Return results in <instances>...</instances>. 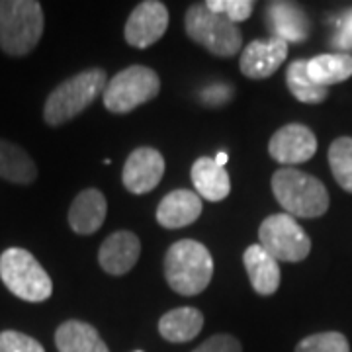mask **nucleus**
<instances>
[{
	"instance_id": "nucleus-9",
	"label": "nucleus",
	"mask_w": 352,
	"mask_h": 352,
	"mask_svg": "<svg viewBox=\"0 0 352 352\" xmlns=\"http://www.w3.org/2000/svg\"><path fill=\"white\" fill-rule=\"evenodd\" d=\"M166 28H168V8L159 0H145L129 14L124 36L131 47L147 50L163 38Z\"/></svg>"
},
{
	"instance_id": "nucleus-25",
	"label": "nucleus",
	"mask_w": 352,
	"mask_h": 352,
	"mask_svg": "<svg viewBox=\"0 0 352 352\" xmlns=\"http://www.w3.org/2000/svg\"><path fill=\"white\" fill-rule=\"evenodd\" d=\"M296 352H351V344L342 333H315L298 342Z\"/></svg>"
},
{
	"instance_id": "nucleus-12",
	"label": "nucleus",
	"mask_w": 352,
	"mask_h": 352,
	"mask_svg": "<svg viewBox=\"0 0 352 352\" xmlns=\"http://www.w3.org/2000/svg\"><path fill=\"white\" fill-rule=\"evenodd\" d=\"M288 57V43L282 39H254L241 53V73L252 78L263 80L276 73L280 65Z\"/></svg>"
},
{
	"instance_id": "nucleus-7",
	"label": "nucleus",
	"mask_w": 352,
	"mask_h": 352,
	"mask_svg": "<svg viewBox=\"0 0 352 352\" xmlns=\"http://www.w3.org/2000/svg\"><path fill=\"white\" fill-rule=\"evenodd\" d=\"M161 90L159 75L145 65H131L108 80L102 102L112 113H129L153 100Z\"/></svg>"
},
{
	"instance_id": "nucleus-2",
	"label": "nucleus",
	"mask_w": 352,
	"mask_h": 352,
	"mask_svg": "<svg viewBox=\"0 0 352 352\" xmlns=\"http://www.w3.org/2000/svg\"><path fill=\"white\" fill-rule=\"evenodd\" d=\"M272 194L286 214L302 219L321 217L331 204L325 184L294 166H282L272 175Z\"/></svg>"
},
{
	"instance_id": "nucleus-31",
	"label": "nucleus",
	"mask_w": 352,
	"mask_h": 352,
	"mask_svg": "<svg viewBox=\"0 0 352 352\" xmlns=\"http://www.w3.org/2000/svg\"><path fill=\"white\" fill-rule=\"evenodd\" d=\"M227 159H229V155H227V153L221 151V153H217V155H215L214 161H215V163H217V164H219V166H226V164H227Z\"/></svg>"
},
{
	"instance_id": "nucleus-20",
	"label": "nucleus",
	"mask_w": 352,
	"mask_h": 352,
	"mask_svg": "<svg viewBox=\"0 0 352 352\" xmlns=\"http://www.w3.org/2000/svg\"><path fill=\"white\" fill-rule=\"evenodd\" d=\"M204 329V315L196 307H176L159 319V333L168 342H190Z\"/></svg>"
},
{
	"instance_id": "nucleus-3",
	"label": "nucleus",
	"mask_w": 352,
	"mask_h": 352,
	"mask_svg": "<svg viewBox=\"0 0 352 352\" xmlns=\"http://www.w3.org/2000/svg\"><path fill=\"white\" fill-rule=\"evenodd\" d=\"M108 85L104 69H87L78 75L63 80L51 90L43 106V120L47 126H63L80 112H85Z\"/></svg>"
},
{
	"instance_id": "nucleus-30",
	"label": "nucleus",
	"mask_w": 352,
	"mask_h": 352,
	"mask_svg": "<svg viewBox=\"0 0 352 352\" xmlns=\"http://www.w3.org/2000/svg\"><path fill=\"white\" fill-rule=\"evenodd\" d=\"M233 96V90L229 85H212L210 88L201 90L200 98L204 100L206 106H219V104H226L231 100Z\"/></svg>"
},
{
	"instance_id": "nucleus-28",
	"label": "nucleus",
	"mask_w": 352,
	"mask_h": 352,
	"mask_svg": "<svg viewBox=\"0 0 352 352\" xmlns=\"http://www.w3.org/2000/svg\"><path fill=\"white\" fill-rule=\"evenodd\" d=\"M331 45L340 53L352 51V8L342 12L335 22V36L331 39Z\"/></svg>"
},
{
	"instance_id": "nucleus-21",
	"label": "nucleus",
	"mask_w": 352,
	"mask_h": 352,
	"mask_svg": "<svg viewBox=\"0 0 352 352\" xmlns=\"http://www.w3.org/2000/svg\"><path fill=\"white\" fill-rule=\"evenodd\" d=\"M0 178L24 186L38 178V166L34 159L20 145H14L6 139H0Z\"/></svg>"
},
{
	"instance_id": "nucleus-19",
	"label": "nucleus",
	"mask_w": 352,
	"mask_h": 352,
	"mask_svg": "<svg viewBox=\"0 0 352 352\" xmlns=\"http://www.w3.org/2000/svg\"><path fill=\"white\" fill-rule=\"evenodd\" d=\"M55 346L59 352H110L100 333L85 321H65L55 331Z\"/></svg>"
},
{
	"instance_id": "nucleus-4",
	"label": "nucleus",
	"mask_w": 352,
	"mask_h": 352,
	"mask_svg": "<svg viewBox=\"0 0 352 352\" xmlns=\"http://www.w3.org/2000/svg\"><path fill=\"white\" fill-rule=\"evenodd\" d=\"M45 18L36 0H0V50L10 57H24L36 50L43 36Z\"/></svg>"
},
{
	"instance_id": "nucleus-6",
	"label": "nucleus",
	"mask_w": 352,
	"mask_h": 352,
	"mask_svg": "<svg viewBox=\"0 0 352 352\" xmlns=\"http://www.w3.org/2000/svg\"><path fill=\"white\" fill-rule=\"evenodd\" d=\"M184 30L192 41H196L204 50L215 57H233L241 51L243 34L239 25L233 24L229 18L212 12L206 2L192 4L184 16Z\"/></svg>"
},
{
	"instance_id": "nucleus-15",
	"label": "nucleus",
	"mask_w": 352,
	"mask_h": 352,
	"mask_svg": "<svg viewBox=\"0 0 352 352\" xmlns=\"http://www.w3.org/2000/svg\"><path fill=\"white\" fill-rule=\"evenodd\" d=\"M204 212L201 198L192 190L168 192L157 206V221L164 229L192 226Z\"/></svg>"
},
{
	"instance_id": "nucleus-13",
	"label": "nucleus",
	"mask_w": 352,
	"mask_h": 352,
	"mask_svg": "<svg viewBox=\"0 0 352 352\" xmlns=\"http://www.w3.org/2000/svg\"><path fill=\"white\" fill-rule=\"evenodd\" d=\"M264 20L272 32V38L286 43H302L311 34L309 16L294 2H270L266 6Z\"/></svg>"
},
{
	"instance_id": "nucleus-24",
	"label": "nucleus",
	"mask_w": 352,
	"mask_h": 352,
	"mask_svg": "<svg viewBox=\"0 0 352 352\" xmlns=\"http://www.w3.org/2000/svg\"><path fill=\"white\" fill-rule=\"evenodd\" d=\"M329 166L340 188L352 194V138H337L331 143Z\"/></svg>"
},
{
	"instance_id": "nucleus-8",
	"label": "nucleus",
	"mask_w": 352,
	"mask_h": 352,
	"mask_svg": "<svg viewBox=\"0 0 352 352\" xmlns=\"http://www.w3.org/2000/svg\"><path fill=\"white\" fill-rule=\"evenodd\" d=\"M261 247L278 263H302L311 251V239L298 219L288 214L268 215L258 227Z\"/></svg>"
},
{
	"instance_id": "nucleus-1",
	"label": "nucleus",
	"mask_w": 352,
	"mask_h": 352,
	"mask_svg": "<svg viewBox=\"0 0 352 352\" xmlns=\"http://www.w3.org/2000/svg\"><path fill=\"white\" fill-rule=\"evenodd\" d=\"M214 276V258L206 245L194 239L173 243L164 252V278L180 296H198Z\"/></svg>"
},
{
	"instance_id": "nucleus-23",
	"label": "nucleus",
	"mask_w": 352,
	"mask_h": 352,
	"mask_svg": "<svg viewBox=\"0 0 352 352\" xmlns=\"http://www.w3.org/2000/svg\"><path fill=\"white\" fill-rule=\"evenodd\" d=\"M286 85L292 96L303 104H321L329 96V88L319 87L307 73V59L289 63L286 71Z\"/></svg>"
},
{
	"instance_id": "nucleus-18",
	"label": "nucleus",
	"mask_w": 352,
	"mask_h": 352,
	"mask_svg": "<svg viewBox=\"0 0 352 352\" xmlns=\"http://www.w3.org/2000/svg\"><path fill=\"white\" fill-rule=\"evenodd\" d=\"M192 184L196 188V194L208 201L226 200L231 192V180L226 166H219L210 157H200L192 164Z\"/></svg>"
},
{
	"instance_id": "nucleus-16",
	"label": "nucleus",
	"mask_w": 352,
	"mask_h": 352,
	"mask_svg": "<svg viewBox=\"0 0 352 352\" xmlns=\"http://www.w3.org/2000/svg\"><path fill=\"white\" fill-rule=\"evenodd\" d=\"M108 201L100 190L87 188L76 196L69 208V226L78 235H92L104 223Z\"/></svg>"
},
{
	"instance_id": "nucleus-14",
	"label": "nucleus",
	"mask_w": 352,
	"mask_h": 352,
	"mask_svg": "<svg viewBox=\"0 0 352 352\" xmlns=\"http://www.w3.org/2000/svg\"><path fill=\"white\" fill-rule=\"evenodd\" d=\"M141 241L133 231H116L100 245L98 263L106 274L124 276L139 261Z\"/></svg>"
},
{
	"instance_id": "nucleus-27",
	"label": "nucleus",
	"mask_w": 352,
	"mask_h": 352,
	"mask_svg": "<svg viewBox=\"0 0 352 352\" xmlns=\"http://www.w3.org/2000/svg\"><path fill=\"white\" fill-rule=\"evenodd\" d=\"M0 352H45L34 337H28L18 331L0 333Z\"/></svg>"
},
{
	"instance_id": "nucleus-32",
	"label": "nucleus",
	"mask_w": 352,
	"mask_h": 352,
	"mask_svg": "<svg viewBox=\"0 0 352 352\" xmlns=\"http://www.w3.org/2000/svg\"><path fill=\"white\" fill-rule=\"evenodd\" d=\"M138 352H141V351H138Z\"/></svg>"
},
{
	"instance_id": "nucleus-10",
	"label": "nucleus",
	"mask_w": 352,
	"mask_h": 352,
	"mask_svg": "<svg viewBox=\"0 0 352 352\" xmlns=\"http://www.w3.org/2000/svg\"><path fill=\"white\" fill-rule=\"evenodd\" d=\"M164 175V157L153 147H138L129 153L124 170L122 182L127 192L143 196L149 194L159 186Z\"/></svg>"
},
{
	"instance_id": "nucleus-26",
	"label": "nucleus",
	"mask_w": 352,
	"mask_h": 352,
	"mask_svg": "<svg viewBox=\"0 0 352 352\" xmlns=\"http://www.w3.org/2000/svg\"><path fill=\"white\" fill-rule=\"evenodd\" d=\"M206 6L212 12L229 18L233 24H239V22L249 20L252 8H254V2L252 0H208Z\"/></svg>"
},
{
	"instance_id": "nucleus-22",
	"label": "nucleus",
	"mask_w": 352,
	"mask_h": 352,
	"mask_svg": "<svg viewBox=\"0 0 352 352\" xmlns=\"http://www.w3.org/2000/svg\"><path fill=\"white\" fill-rule=\"evenodd\" d=\"M307 73L319 87L342 82L352 76V55L349 53H323L307 59Z\"/></svg>"
},
{
	"instance_id": "nucleus-29",
	"label": "nucleus",
	"mask_w": 352,
	"mask_h": 352,
	"mask_svg": "<svg viewBox=\"0 0 352 352\" xmlns=\"http://www.w3.org/2000/svg\"><path fill=\"white\" fill-rule=\"evenodd\" d=\"M192 352H243V346L233 335L219 333V335H214L208 340H204L200 346Z\"/></svg>"
},
{
	"instance_id": "nucleus-5",
	"label": "nucleus",
	"mask_w": 352,
	"mask_h": 352,
	"mask_svg": "<svg viewBox=\"0 0 352 352\" xmlns=\"http://www.w3.org/2000/svg\"><path fill=\"white\" fill-rule=\"evenodd\" d=\"M0 278L16 298L41 303L53 294V282L38 258L25 249L10 247L0 254Z\"/></svg>"
},
{
	"instance_id": "nucleus-11",
	"label": "nucleus",
	"mask_w": 352,
	"mask_h": 352,
	"mask_svg": "<svg viewBox=\"0 0 352 352\" xmlns=\"http://www.w3.org/2000/svg\"><path fill=\"white\" fill-rule=\"evenodd\" d=\"M268 153L280 164H302L317 153V138L303 124H286L270 138Z\"/></svg>"
},
{
	"instance_id": "nucleus-17",
	"label": "nucleus",
	"mask_w": 352,
	"mask_h": 352,
	"mask_svg": "<svg viewBox=\"0 0 352 352\" xmlns=\"http://www.w3.org/2000/svg\"><path fill=\"white\" fill-rule=\"evenodd\" d=\"M243 264L249 274L252 289L258 296H272L282 282L280 263L261 247V243L247 247L243 252Z\"/></svg>"
}]
</instances>
